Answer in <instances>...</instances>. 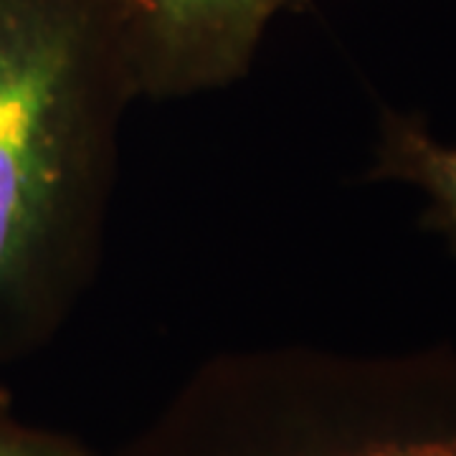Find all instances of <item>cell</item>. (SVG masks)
Masks as SVG:
<instances>
[{"mask_svg":"<svg viewBox=\"0 0 456 456\" xmlns=\"http://www.w3.org/2000/svg\"><path fill=\"white\" fill-rule=\"evenodd\" d=\"M137 97L122 0H0V370L41 350L97 274Z\"/></svg>","mask_w":456,"mask_h":456,"instance_id":"cell-1","label":"cell"},{"mask_svg":"<svg viewBox=\"0 0 456 456\" xmlns=\"http://www.w3.org/2000/svg\"><path fill=\"white\" fill-rule=\"evenodd\" d=\"M302 3L122 0L140 97H193L241 79L274 20Z\"/></svg>","mask_w":456,"mask_h":456,"instance_id":"cell-2","label":"cell"},{"mask_svg":"<svg viewBox=\"0 0 456 456\" xmlns=\"http://www.w3.org/2000/svg\"><path fill=\"white\" fill-rule=\"evenodd\" d=\"M370 175L424 191L426 226L456 239V147L441 145L411 117L386 112Z\"/></svg>","mask_w":456,"mask_h":456,"instance_id":"cell-3","label":"cell"},{"mask_svg":"<svg viewBox=\"0 0 456 456\" xmlns=\"http://www.w3.org/2000/svg\"><path fill=\"white\" fill-rule=\"evenodd\" d=\"M0 456H94L82 441L59 431L23 424L0 391Z\"/></svg>","mask_w":456,"mask_h":456,"instance_id":"cell-4","label":"cell"}]
</instances>
